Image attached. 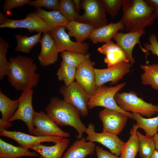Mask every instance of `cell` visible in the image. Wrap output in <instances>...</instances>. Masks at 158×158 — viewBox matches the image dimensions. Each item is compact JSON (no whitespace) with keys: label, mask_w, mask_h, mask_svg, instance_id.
Instances as JSON below:
<instances>
[{"label":"cell","mask_w":158,"mask_h":158,"mask_svg":"<svg viewBox=\"0 0 158 158\" xmlns=\"http://www.w3.org/2000/svg\"><path fill=\"white\" fill-rule=\"evenodd\" d=\"M8 81L16 90L24 91L36 87L40 75L35 72L37 65L30 57L20 54L10 57Z\"/></svg>","instance_id":"cell-1"},{"label":"cell","mask_w":158,"mask_h":158,"mask_svg":"<svg viewBox=\"0 0 158 158\" xmlns=\"http://www.w3.org/2000/svg\"><path fill=\"white\" fill-rule=\"evenodd\" d=\"M122 7L120 21L127 32L144 30L154 21L153 7L147 0H124Z\"/></svg>","instance_id":"cell-2"},{"label":"cell","mask_w":158,"mask_h":158,"mask_svg":"<svg viewBox=\"0 0 158 158\" xmlns=\"http://www.w3.org/2000/svg\"><path fill=\"white\" fill-rule=\"evenodd\" d=\"M46 113L60 126H70L75 129L78 139L83 137L87 128L80 118V113L76 108L63 99L53 97L45 108Z\"/></svg>","instance_id":"cell-3"},{"label":"cell","mask_w":158,"mask_h":158,"mask_svg":"<svg viewBox=\"0 0 158 158\" xmlns=\"http://www.w3.org/2000/svg\"><path fill=\"white\" fill-rule=\"evenodd\" d=\"M114 99L118 106L126 111L139 114L142 116L150 118L158 112V105L147 102L137 96L136 92H118Z\"/></svg>","instance_id":"cell-4"},{"label":"cell","mask_w":158,"mask_h":158,"mask_svg":"<svg viewBox=\"0 0 158 158\" xmlns=\"http://www.w3.org/2000/svg\"><path fill=\"white\" fill-rule=\"evenodd\" d=\"M126 85V83L123 82L114 86L108 87L103 85L97 87L94 94L90 95L88 103V109L97 107H103L118 111L133 119L132 113L121 109L117 105L114 98L116 93Z\"/></svg>","instance_id":"cell-5"},{"label":"cell","mask_w":158,"mask_h":158,"mask_svg":"<svg viewBox=\"0 0 158 158\" xmlns=\"http://www.w3.org/2000/svg\"><path fill=\"white\" fill-rule=\"evenodd\" d=\"M59 91L63 96V100L78 109L83 117L88 115L90 95L76 82L68 86H61Z\"/></svg>","instance_id":"cell-6"},{"label":"cell","mask_w":158,"mask_h":158,"mask_svg":"<svg viewBox=\"0 0 158 158\" xmlns=\"http://www.w3.org/2000/svg\"><path fill=\"white\" fill-rule=\"evenodd\" d=\"M80 7L84 11L77 21L86 23L98 28L108 24L106 12L100 0H83L81 1Z\"/></svg>","instance_id":"cell-7"},{"label":"cell","mask_w":158,"mask_h":158,"mask_svg":"<svg viewBox=\"0 0 158 158\" xmlns=\"http://www.w3.org/2000/svg\"><path fill=\"white\" fill-rule=\"evenodd\" d=\"M33 92L32 89L22 92L18 98V107L8 122H11L17 120L22 121L26 125L31 135H34L35 128L33 123L35 111L32 104Z\"/></svg>","instance_id":"cell-8"},{"label":"cell","mask_w":158,"mask_h":158,"mask_svg":"<svg viewBox=\"0 0 158 158\" xmlns=\"http://www.w3.org/2000/svg\"><path fill=\"white\" fill-rule=\"evenodd\" d=\"M0 28H25L27 29L30 32H36L37 33H43L49 32L54 28L49 25L35 11L29 13L23 19L8 18L4 23L0 25Z\"/></svg>","instance_id":"cell-9"},{"label":"cell","mask_w":158,"mask_h":158,"mask_svg":"<svg viewBox=\"0 0 158 158\" xmlns=\"http://www.w3.org/2000/svg\"><path fill=\"white\" fill-rule=\"evenodd\" d=\"M63 26H57L49 31L50 34L54 40L59 53L70 51L86 54L88 50V42H79L72 41L66 29Z\"/></svg>","instance_id":"cell-10"},{"label":"cell","mask_w":158,"mask_h":158,"mask_svg":"<svg viewBox=\"0 0 158 158\" xmlns=\"http://www.w3.org/2000/svg\"><path fill=\"white\" fill-rule=\"evenodd\" d=\"M33 123L35 128L34 135L55 136L67 138L69 133L61 129L47 113L41 111H35Z\"/></svg>","instance_id":"cell-11"},{"label":"cell","mask_w":158,"mask_h":158,"mask_svg":"<svg viewBox=\"0 0 158 158\" xmlns=\"http://www.w3.org/2000/svg\"><path fill=\"white\" fill-rule=\"evenodd\" d=\"M132 66L130 62H122L106 68H94L97 88L108 82L116 84L130 72Z\"/></svg>","instance_id":"cell-12"},{"label":"cell","mask_w":158,"mask_h":158,"mask_svg":"<svg viewBox=\"0 0 158 158\" xmlns=\"http://www.w3.org/2000/svg\"><path fill=\"white\" fill-rule=\"evenodd\" d=\"M87 134L86 139L92 142H97L102 144L110 151L111 153L117 156L120 155L123 142L116 135L102 132H95L94 125L89 123L85 131Z\"/></svg>","instance_id":"cell-13"},{"label":"cell","mask_w":158,"mask_h":158,"mask_svg":"<svg viewBox=\"0 0 158 158\" xmlns=\"http://www.w3.org/2000/svg\"><path fill=\"white\" fill-rule=\"evenodd\" d=\"M99 116L102 123V132L117 135L124 129L128 117L121 113L107 108L99 112Z\"/></svg>","instance_id":"cell-14"},{"label":"cell","mask_w":158,"mask_h":158,"mask_svg":"<svg viewBox=\"0 0 158 158\" xmlns=\"http://www.w3.org/2000/svg\"><path fill=\"white\" fill-rule=\"evenodd\" d=\"M0 135L11 138L17 142L22 147L28 149L32 146L44 142H56L64 137L55 136L32 135L16 131L0 130Z\"/></svg>","instance_id":"cell-15"},{"label":"cell","mask_w":158,"mask_h":158,"mask_svg":"<svg viewBox=\"0 0 158 158\" xmlns=\"http://www.w3.org/2000/svg\"><path fill=\"white\" fill-rule=\"evenodd\" d=\"M145 33V29L136 32H129L126 33L117 32L112 39L123 50L132 66L135 62L132 56L133 48L136 44H138L142 52L146 53L147 51L141 46L140 42V38Z\"/></svg>","instance_id":"cell-16"},{"label":"cell","mask_w":158,"mask_h":158,"mask_svg":"<svg viewBox=\"0 0 158 158\" xmlns=\"http://www.w3.org/2000/svg\"><path fill=\"white\" fill-rule=\"evenodd\" d=\"M95 63L88 60L76 68L75 79L90 95H93L97 88L95 73L93 66Z\"/></svg>","instance_id":"cell-17"},{"label":"cell","mask_w":158,"mask_h":158,"mask_svg":"<svg viewBox=\"0 0 158 158\" xmlns=\"http://www.w3.org/2000/svg\"><path fill=\"white\" fill-rule=\"evenodd\" d=\"M40 43L41 46L38 59L40 65L45 67L54 64L58 60V53L55 42L49 32L43 33Z\"/></svg>","instance_id":"cell-18"},{"label":"cell","mask_w":158,"mask_h":158,"mask_svg":"<svg viewBox=\"0 0 158 158\" xmlns=\"http://www.w3.org/2000/svg\"><path fill=\"white\" fill-rule=\"evenodd\" d=\"M97 51L105 55L104 61L108 67L122 62H130L123 50L116 43L111 41L98 47Z\"/></svg>","instance_id":"cell-19"},{"label":"cell","mask_w":158,"mask_h":158,"mask_svg":"<svg viewBox=\"0 0 158 158\" xmlns=\"http://www.w3.org/2000/svg\"><path fill=\"white\" fill-rule=\"evenodd\" d=\"M19 105L18 99L12 100L0 91V111L2 117L0 119V130H7L12 124L8 120L17 110Z\"/></svg>","instance_id":"cell-20"},{"label":"cell","mask_w":158,"mask_h":158,"mask_svg":"<svg viewBox=\"0 0 158 158\" xmlns=\"http://www.w3.org/2000/svg\"><path fill=\"white\" fill-rule=\"evenodd\" d=\"M86 140V138L83 137L75 141L62 158H85L88 155L93 154L95 151V144Z\"/></svg>","instance_id":"cell-21"},{"label":"cell","mask_w":158,"mask_h":158,"mask_svg":"<svg viewBox=\"0 0 158 158\" xmlns=\"http://www.w3.org/2000/svg\"><path fill=\"white\" fill-rule=\"evenodd\" d=\"M124 29L120 20L116 23H111L104 26L95 28L90 33L88 38L94 44L105 42L111 40L113 36L120 30Z\"/></svg>","instance_id":"cell-22"},{"label":"cell","mask_w":158,"mask_h":158,"mask_svg":"<svg viewBox=\"0 0 158 158\" xmlns=\"http://www.w3.org/2000/svg\"><path fill=\"white\" fill-rule=\"evenodd\" d=\"M70 142L67 138H64L53 145L47 146L38 143L31 146L32 149L44 158H62L63 153Z\"/></svg>","instance_id":"cell-23"},{"label":"cell","mask_w":158,"mask_h":158,"mask_svg":"<svg viewBox=\"0 0 158 158\" xmlns=\"http://www.w3.org/2000/svg\"><path fill=\"white\" fill-rule=\"evenodd\" d=\"M37 152H31L29 149L16 146L0 139V158H21V157H37Z\"/></svg>","instance_id":"cell-24"},{"label":"cell","mask_w":158,"mask_h":158,"mask_svg":"<svg viewBox=\"0 0 158 158\" xmlns=\"http://www.w3.org/2000/svg\"><path fill=\"white\" fill-rule=\"evenodd\" d=\"M66 28L68 30L70 36L74 37L76 42H83L95 28L91 24L76 20L69 21Z\"/></svg>","instance_id":"cell-25"},{"label":"cell","mask_w":158,"mask_h":158,"mask_svg":"<svg viewBox=\"0 0 158 158\" xmlns=\"http://www.w3.org/2000/svg\"><path fill=\"white\" fill-rule=\"evenodd\" d=\"M138 128L136 124L133 125L129 139L123 145L120 158H136L139 151V141L136 134Z\"/></svg>","instance_id":"cell-26"},{"label":"cell","mask_w":158,"mask_h":158,"mask_svg":"<svg viewBox=\"0 0 158 158\" xmlns=\"http://www.w3.org/2000/svg\"><path fill=\"white\" fill-rule=\"evenodd\" d=\"M36 12L49 25L54 28L58 26H63L66 27L69 21L64 17L59 10L48 11L36 8Z\"/></svg>","instance_id":"cell-27"},{"label":"cell","mask_w":158,"mask_h":158,"mask_svg":"<svg viewBox=\"0 0 158 158\" xmlns=\"http://www.w3.org/2000/svg\"><path fill=\"white\" fill-rule=\"evenodd\" d=\"M140 67L144 71L141 76L142 84L150 85L152 88L158 90V64L141 65Z\"/></svg>","instance_id":"cell-28"},{"label":"cell","mask_w":158,"mask_h":158,"mask_svg":"<svg viewBox=\"0 0 158 158\" xmlns=\"http://www.w3.org/2000/svg\"><path fill=\"white\" fill-rule=\"evenodd\" d=\"M133 119L136 122V124L138 128L143 129L146 135L153 137L157 133L158 127V115L152 118H144L139 114L132 113Z\"/></svg>","instance_id":"cell-29"},{"label":"cell","mask_w":158,"mask_h":158,"mask_svg":"<svg viewBox=\"0 0 158 158\" xmlns=\"http://www.w3.org/2000/svg\"><path fill=\"white\" fill-rule=\"evenodd\" d=\"M42 33H37L29 37L19 34L16 35L15 37L17 44L15 49V51L29 53L32 48L38 42H40Z\"/></svg>","instance_id":"cell-30"},{"label":"cell","mask_w":158,"mask_h":158,"mask_svg":"<svg viewBox=\"0 0 158 158\" xmlns=\"http://www.w3.org/2000/svg\"><path fill=\"white\" fill-rule=\"evenodd\" d=\"M136 134L139 141L140 157L150 158L156 148L153 137L144 135L138 131Z\"/></svg>","instance_id":"cell-31"},{"label":"cell","mask_w":158,"mask_h":158,"mask_svg":"<svg viewBox=\"0 0 158 158\" xmlns=\"http://www.w3.org/2000/svg\"><path fill=\"white\" fill-rule=\"evenodd\" d=\"M90 54H84L70 51L61 52L62 61L68 65L77 68L81 64L90 59Z\"/></svg>","instance_id":"cell-32"},{"label":"cell","mask_w":158,"mask_h":158,"mask_svg":"<svg viewBox=\"0 0 158 158\" xmlns=\"http://www.w3.org/2000/svg\"><path fill=\"white\" fill-rule=\"evenodd\" d=\"M76 71V68L62 61L56 75L59 81H63L65 85L68 86L74 81Z\"/></svg>","instance_id":"cell-33"},{"label":"cell","mask_w":158,"mask_h":158,"mask_svg":"<svg viewBox=\"0 0 158 158\" xmlns=\"http://www.w3.org/2000/svg\"><path fill=\"white\" fill-rule=\"evenodd\" d=\"M9 44L2 37H0V79L2 80L9 72L10 63L6 58Z\"/></svg>","instance_id":"cell-34"},{"label":"cell","mask_w":158,"mask_h":158,"mask_svg":"<svg viewBox=\"0 0 158 158\" xmlns=\"http://www.w3.org/2000/svg\"><path fill=\"white\" fill-rule=\"evenodd\" d=\"M59 11L69 21H76L80 16L75 11L72 0H59Z\"/></svg>","instance_id":"cell-35"},{"label":"cell","mask_w":158,"mask_h":158,"mask_svg":"<svg viewBox=\"0 0 158 158\" xmlns=\"http://www.w3.org/2000/svg\"><path fill=\"white\" fill-rule=\"evenodd\" d=\"M106 12L113 19L117 15L124 0H100Z\"/></svg>","instance_id":"cell-36"},{"label":"cell","mask_w":158,"mask_h":158,"mask_svg":"<svg viewBox=\"0 0 158 158\" xmlns=\"http://www.w3.org/2000/svg\"><path fill=\"white\" fill-rule=\"evenodd\" d=\"M28 5L36 8L44 7L47 8L59 10V1L58 0H36L31 1Z\"/></svg>","instance_id":"cell-37"},{"label":"cell","mask_w":158,"mask_h":158,"mask_svg":"<svg viewBox=\"0 0 158 158\" xmlns=\"http://www.w3.org/2000/svg\"><path fill=\"white\" fill-rule=\"evenodd\" d=\"M30 0H5L3 6V10L5 13H11V10L15 8L22 6L27 4Z\"/></svg>","instance_id":"cell-38"},{"label":"cell","mask_w":158,"mask_h":158,"mask_svg":"<svg viewBox=\"0 0 158 158\" xmlns=\"http://www.w3.org/2000/svg\"><path fill=\"white\" fill-rule=\"evenodd\" d=\"M149 43H145L144 45V48L147 51L146 58L150 51L153 54L158 57V40L155 34H152L149 36Z\"/></svg>","instance_id":"cell-39"},{"label":"cell","mask_w":158,"mask_h":158,"mask_svg":"<svg viewBox=\"0 0 158 158\" xmlns=\"http://www.w3.org/2000/svg\"><path fill=\"white\" fill-rule=\"evenodd\" d=\"M95 152L97 158H120L118 156L104 150L102 148L96 146Z\"/></svg>","instance_id":"cell-40"},{"label":"cell","mask_w":158,"mask_h":158,"mask_svg":"<svg viewBox=\"0 0 158 158\" xmlns=\"http://www.w3.org/2000/svg\"><path fill=\"white\" fill-rule=\"evenodd\" d=\"M154 8L153 16L155 19H158V0H147Z\"/></svg>","instance_id":"cell-41"},{"label":"cell","mask_w":158,"mask_h":158,"mask_svg":"<svg viewBox=\"0 0 158 158\" xmlns=\"http://www.w3.org/2000/svg\"><path fill=\"white\" fill-rule=\"evenodd\" d=\"M8 19L7 16L4 14L2 12H0V25L3 24Z\"/></svg>","instance_id":"cell-42"},{"label":"cell","mask_w":158,"mask_h":158,"mask_svg":"<svg viewBox=\"0 0 158 158\" xmlns=\"http://www.w3.org/2000/svg\"><path fill=\"white\" fill-rule=\"evenodd\" d=\"M74 8L76 11L78 13L80 7L81 1L80 0H73Z\"/></svg>","instance_id":"cell-43"},{"label":"cell","mask_w":158,"mask_h":158,"mask_svg":"<svg viewBox=\"0 0 158 158\" xmlns=\"http://www.w3.org/2000/svg\"><path fill=\"white\" fill-rule=\"evenodd\" d=\"M153 137L155 142L156 150L158 151V133L155 134Z\"/></svg>","instance_id":"cell-44"},{"label":"cell","mask_w":158,"mask_h":158,"mask_svg":"<svg viewBox=\"0 0 158 158\" xmlns=\"http://www.w3.org/2000/svg\"><path fill=\"white\" fill-rule=\"evenodd\" d=\"M150 158H158V151L155 149Z\"/></svg>","instance_id":"cell-45"},{"label":"cell","mask_w":158,"mask_h":158,"mask_svg":"<svg viewBox=\"0 0 158 158\" xmlns=\"http://www.w3.org/2000/svg\"><path fill=\"white\" fill-rule=\"evenodd\" d=\"M39 158H44L42 156L40 155Z\"/></svg>","instance_id":"cell-46"},{"label":"cell","mask_w":158,"mask_h":158,"mask_svg":"<svg viewBox=\"0 0 158 158\" xmlns=\"http://www.w3.org/2000/svg\"><path fill=\"white\" fill-rule=\"evenodd\" d=\"M157 133H158V127H157Z\"/></svg>","instance_id":"cell-47"}]
</instances>
